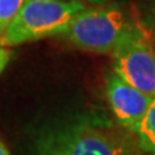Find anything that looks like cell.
Returning <instances> with one entry per match:
<instances>
[{"instance_id": "obj_5", "label": "cell", "mask_w": 155, "mask_h": 155, "mask_svg": "<svg viewBox=\"0 0 155 155\" xmlns=\"http://www.w3.org/2000/svg\"><path fill=\"white\" fill-rule=\"evenodd\" d=\"M105 89L110 109L118 123L136 133L153 97L129 84L115 71L107 75Z\"/></svg>"}, {"instance_id": "obj_8", "label": "cell", "mask_w": 155, "mask_h": 155, "mask_svg": "<svg viewBox=\"0 0 155 155\" xmlns=\"http://www.w3.org/2000/svg\"><path fill=\"white\" fill-rule=\"evenodd\" d=\"M143 25L146 26V28L153 34V36L155 38V2L153 4H150L146 13H145Z\"/></svg>"}, {"instance_id": "obj_1", "label": "cell", "mask_w": 155, "mask_h": 155, "mask_svg": "<svg viewBox=\"0 0 155 155\" xmlns=\"http://www.w3.org/2000/svg\"><path fill=\"white\" fill-rule=\"evenodd\" d=\"M35 155H140L118 130L89 122L43 128L34 141Z\"/></svg>"}, {"instance_id": "obj_9", "label": "cell", "mask_w": 155, "mask_h": 155, "mask_svg": "<svg viewBox=\"0 0 155 155\" xmlns=\"http://www.w3.org/2000/svg\"><path fill=\"white\" fill-rule=\"evenodd\" d=\"M12 54H13V52L9 49L8 47L0 45V74H2V72L4 71V69L7 67L8 62L11 61Z\"/></svg>"}, {"instance_id": "obj_6", "label": "cell", "mask_w": 155, "mask_h": 155, "mask_svg": "<svg viewBox=\"0 0 155 155\" xmlns=\"http://www.w3.org/2000/svg\"><path fill=\"white\" fill-rule=\"evenodd\" d=\"M138 147L145 153L155 155V97H153L146 114L140 123L137 130Z\"/></svg>"}, {"instance_id": "obj_3", "label": "cell", "mask_w": 155, "mask_h": 155, "mask_svg": "<svg viewBox=\"0 0 155 155\" xmlns=\"http://www.w3.org/2000/svg\"><path fill=\"white\" fill-rule=\"evenodd\" d=\"M130 22L119 5L85 7L72 18L62 38L81 51L111 53Z\"/></svg>"}, {"instance_id": "obj_10", "label": "cell", "mask_w": 155, "mask_h": 155, "mask_svg": "<svg viewBox=\"0 0 155 155\" xmlns=\"http://www.w3.org/2000/svg\"><path fill=\"white\" fill-rule=\"evenodd\" d=\"M67 2H78V3H89L92 5H102V4H106L107 0H67Z\"/></svg>"}, {"instance_id": "obj_7", "label": "cell", "mask_w": 155, "mask_h": 155, "mask_svg": "<svg viewBox=\"0 0 155 155\" xmlns=\"http://www.w3.org/2000/svg\"><path fill=\"white\" fill-rule=\"evenodd\" d=\"M28 0H0V36Z\"/></svg>"}, {"instance_id": "obj_11", "label": "cell", "mask_w": 155, "mask_h": 155, "mask_svg": "<svg viewBox=\"0 0 155 155\" xmlns=\"http://www.w3.org/2000/svg\"><path fill=\"white\" fill-rule=\"evenodd\" d=\"M0 155H11L9 150L7 149V146L3 143V141L0 140Z\"/></svg>"}, {"instance_id": "obj_2", "label": "cell", "mask_w": 155, "mask_h": 155, "mask_svg": "<svg viewBox=\"0 0 155 155\" xmlns=\"http://www.w3.org/2000/svg\"><path fill=\"white\" fill-rule=\"evenodd\" d=\"M87 5L67 0H28L0 36V45L14 47L61 36Z\"/></svg>"}, {"instance_id": "obj_4", "label": "cell", "mask_w": 155, "mask_h": 155, "mask_svg": "<svg viewBox=\"0 0 155 155\" xmlns=\"http://www.w3.org/2000/svg\"><path fill=\"white\" fill-rule=\"evenodd\" d=\"M111 53L116 74L150 97H155V48L149 34L130 23Z\"/></svg>"}]
</instances>
